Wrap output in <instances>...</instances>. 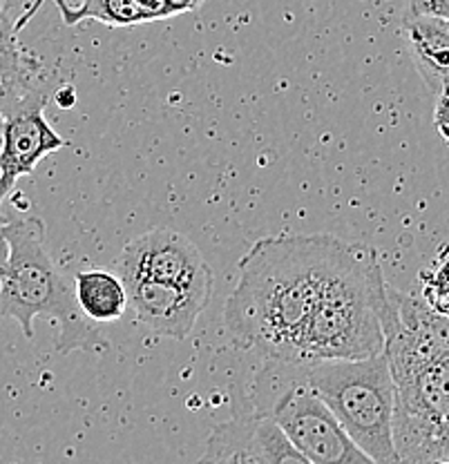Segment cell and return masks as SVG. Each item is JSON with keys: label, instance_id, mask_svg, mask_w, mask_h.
I'll list each match as a JSON object with an SVG mask.
<instances>
[{"label": "cell", "instance_id": "1", "mask_svg": "<svg viewBox=\"0 0 449 464\" xmlns=\"http://www.w3.org/2000/svg\"><path fill=\"white\" fill-rule=\"evenodd\" d=\"M340 244L333 235L259 239L241 257L238 286L226 299L230 342L273 360L299 362L304 328Z\"/></svg>", "mask_w": 449, "mask_h": 464}, {"label": "cell", "instance_id": "2", "mask_svg": "<svg viewBox=\"0 0 449 464\" xmlns=\"http://www.w3.org/2000/svg\"><path fill=\"white\" fill-rule=\"evenodd\" d=\"M387 282L376 250L342 241L299 344V362L365 360L385 348Z\"/></svg>", "mask_w": 449, "mask_h": 464}, {"label": "cell", "instance_id": "3", "mask_svg": "<svg viewBox=\"0 0 449 464\" xmlns=\"http://www.w3.org/2000/svg\"><path fill=\"white\" fill-rule=\"evenodd\" d=\"M0 232L7 241V261L0 273V317L16 319L27 340H34V319H54L59 353L108 346L76 304L74 286L47 255L45 224L38 217H18L0 224Z\"/></svg>", "mask_w": 449, "mask_h": 464}, {"label": "cell", "instance_id": "4", "mask_svg": "<svg viewBox=\"0 0 449 464\" xmlns=\"http://www.w3.org/2000/svg\"><path fill=\"white\" fill-rule=\"evenodd\" d=\"M307 384L325 400L345 433L371 462H398L394 447V377L385 351L365 360L299 362Z\"/></svg>", "mask_w": 449, "mask_h": 464}, {"label": "cell", "instance_id": "5", "mask_svg": "<svg viewBox=\"0 0 449 464\" xmlns=\"http://www.w3.org/2000/svg\"><path fill=\"white\" fill-rule=\"evenodd\" d=\"M253 411L268 415L307 464H369L325 400L307 384L299 362L267 357L255 377Z\"/></svg>", "mask_w": 449, "mask_h": 464}, {"label": "cell", "instance_id": "6", "mask_svg": "<svg viewBox=\"0 0 449 464\" xmlns=\"http://www.w3.org/2000/svg\"><path fill=\"white\" fill-rule=\"evenodd\" d=\"M394 447L398 462H443L449 429V355L394 373Z\"/></svg>", "mask_w": 449, "mask_h": 464}, {"label": "cell", "instance_id": "7", "mask_svg": "<svg viewBox=\"0 0 449 464\" xmlns=\"http://www.w3.org/2000/svg\"><path fill=\"white\" fill-rule=\"evenodd\" d=\"M47 94L27 90L0 108V224H5L3 203L21 177H30L47 154L65 148V141L45 119Z\"/></svg>", "mask_w": 449, "mask_h": 464}, {"label": "cell", "instance_id": "8", "mask_svg": "<svg viewBox=\"0 0 449 464\" xmlns=\"http://www.w3.org/2000/svg\"><path fill=\"white\" fill-rule=\"evenodd\" d=\"M121 282L154 279L180 286H212L215 277L204 255L181 232L159 228L137 237L119 257Z\"/></svg>", "mask_w": 449, "mask_h": 464}, {"label": "cell", "instance_id": "9", "mask_svg": "<svg viewBox=\"0 0 449 464\" xmlns=\"http://www.w3.org/2000/svg\"><path fill=\"white\" fill-rule=\"evenodd\" d=\"M200 462L241 464H307L268 415L249 411L212 429Z\"/></svg>", "mask_w": 449, "mask_h": 464}, {"label": "cell", "instance_id": "10", "mask_svg": "<svg viewBox=\"0 0 449 464\" xmlns=\"http://www.w3.org/2000/svg\"><path fill=\"white\" fill-rule=\"evenodd\" d=\"M128 306L152 333L172 340H186L204 308L212 286H180V284L134 279L125 282Z\"/></svg>", "mask_w": 449, "mask_h": 464}, {"label": "cell", "instance_id": "11", "mask_svg": "<svg viewBox=\"0 0 449 464\" xmlns=\"http://www.w3.org/2000/svg\"><path fill=\"white\" fill-rule=\"evenodd\" d=\"M409 50L416 70L436 94H449V27L434 16H405Z\"/></svg>", "mask_w": 449, "mask_h": 464}, {"label": "cell", "instance_id": "12", "mask_svg": "<svg viewBox=\"0 0 449 464\" xmlns=\"http://www.w3.org/2000/svg\"><path fill=\"white\" fill-rule=\"evenodd\" d=\"M74 297L83 315L99 324H112L128 311V290L119 275L103 268L81 270L74 275Z\"/></svg>", "mask_w": 449, "mask_h": 464}, {"label": "cell", "instance_id": "13", "mask_svg": "<svg viewBox=\"0 0 449 464\" xmlns=\"http://www.w3.org/2000/svg\"><path fill=\"white\" fill-rule=\"evenodd\" d=\"M14 23H16L14 12H9L0 3V96L18 99L27 90H32L30 79L36 63L27 54H23Z\"/></svg>", "mask_w": 449, "mask_h": 464}, {"label": "cell", "instance_id": "14", "mask_svg": "<svg viewBox=\"0 0 449 464\" xmlns=\"http://www.w3.org/2000/svg\"><path fill=\"white\" fill-rule=\"evenodd\" d=\"M423 282V295L420 297L434 308V311L449 315V255L429 270L420 273Z\"/></svg>", "mask_w": 449, "mask_h": 464}, {"label": "cell", "instance_id": "15", "mask_svg": "<svg viewBox=\"0 0 449 464\" xmlns=\"http://www.w3.org/2000/svg\"><path fill=\"white\" fill-rule=\"evenodd\" d=\"M405 16H434L449 21V0H409Z\"/></svg>", "mask_w": 449, "mask_h": 464}, {"label": "cell", "instance_id": "16", "mask_svg": "<svg viewBox=\"0 0 449 464\" xmlns=\"http://www.w3.org/2000/svg\"><path fill=\"white\" fill-rule=\"evenodd\" d=\"M0 3H3L5 7L9 9V12H12V0H0ZM43 3H45V0H32V3H30V7H27L25 12H23L21 16H18V21L14 23V29H16V32H21V29L25 27L27 23L32 21V18H34V14H36L38 9H41V5H43ZM54 5H56V7H59V12L63 14V21H65L67 25H70V18H72V7H67V3H65V0H54Z\"/></svg>", "mask_w": 449, "mask_h": 464}, {"label": "cell", "instance_id": "17", "mask_svg": "<svg viewBox=\"0 0 449 464\" xmlns=\"http://www.w3.org/2000/svg\"><path fill=\"white\" fill-rule=\"evenodd\" d=\"M434 125L438 134L449 143V94H438L436 108H434Z\"/></svg>", "mask_w": 449, "mask_h": 464}, {"label": "cell", "instance_id": "18", "mask_svg": "<svg viewBox=\"0 0 449 464\" xmlns=\"http://www.w3.org/2000/svg\"><path fill=\"white\" fill-rule=\"evenodd\" d=\"M54 103L59 105L61 110H72L76 103V90L72 85H63L54 92Z\"/></svg>", "mask_w": 449, "mask_h": 464}, {"label": "cell", "instance_id": "19", "mask_svg": "<svg viewBox=\"0 0 449 464\" xmlns=\"http://www.w3.org/2000/svg\"><path fill=\"white\" fill-rule=\"evenodd\" d=\"M5 261H7V241H5L3 232H0V273L5 268Z\"/></svg>", "mask_w": 449, "mask_h": 464}, {"label": "cell", "instance_id": "20", "mask_svg": "<svg viewBox=\"0 0 449 464\" xmlns=\"http://www.w3.org/2000/svg\"><path fill=\"white\" fill-rule=\"evenodd\" d=\"M443 462H449V429H447V438H445V449H443Z\"/></svg>", "mask_w": 449, "mask_h": 464}, {"label": "cell", "instance_id": "21", "mask_svg": "<svg viewBox=\"0 0 449 464\" xmlns=\"http://www.w3.org/2000/svg\"><path fill=\"white\" fill-rule=\"evenodd\" d=\"M447 27H449V21H447Z\"/></svg>", "mask_w": 449, "mask_h": 464}]
</instances>
